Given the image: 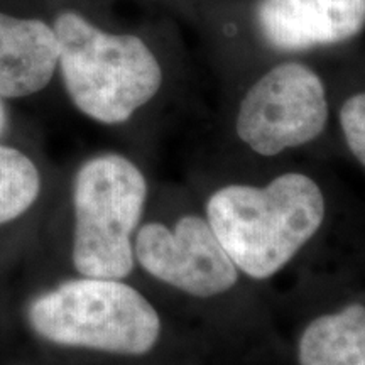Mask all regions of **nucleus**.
I'll return each mask as SVG.
<instances>
[{"instance_id": "nucleus-8", "label": "nucleus", "mask_w": 365, "mask_h": 365, "mask_svg": "<svg viewBox=\"0 0 365 365\" xmlns=\"http://www.w3.org/2000/svg\"><path fill=\"white\" fill-rule=\"evenodd\" d=\"M59 46L53 26L0 12V97L41 91L58 68Z\"/></svg>"}, {"instance_id": "nucleus-3", "label": "nucleus", "mask_w": 365, "mask_h": 365, "mask_svg": "<svg viewBox=\"0 0 365 365\" xmlns=\"http://www.w3.org/2000/svg\"><path fill=\"white\" fill-rule=\"evenodd\" d=\"M31 327L51 344L120 355H144L158 344L161 317L122 279L81 276L31 303Z\"/></svg>"}, {"instance_id": "nucleus-6", "label": "nucleus", "mask_w": 365, "mask_h": 365, "mask_svg": "<svg viewBox=\"0 0 365 365\" xmlns=\"http://www.w3.org/2000/svg\"><path fill=\"white\" fill-rule=\"evenodd\" d=\"M134 255L150 277L200 299L228 293L240 277L207 217L198 213H186L173 225L145 223L135 232Z\"/></svg>"}, {"instance_id": "nucleus-7", "label": "nucleus", "mask_w": 365, "mask_h": 365, "mask_svg": "<svg viewBox=\"0 0 365 365\" xmlns=\"http://www.w3.org/2000/svg\"><path fill=\"white\" fill-rule=\"evenodd\" d=\"M254 21L269 48L303 53L362 33L365 0H259Z\"/></svg>"}, {"instance_id": "nucleus-5", "label": "nucleus", "mask_w": 365, "mask_h": 365, "mask_svg": "<svg viewBox=\"0 0 365 365\" xmlns=\"http://www.w3.org/2000/svg\"><path fill=\"white\" fill-rule=\"evenodd\" d=\"M330 105L322 76L301 61H282L259 76L242 97L235 134L262 158L304 148L323 134Z\"/></svg>"}, {"instance_id": "nucleus-1", "label": "nucleus", "mask_w": 365, "mask_h": 365, "mask_svg": "<svg viewBox=\"0 0 365 365\" xmlns=\"http://www.w3.org/2000/svg\"><path fill=\"white\" fill-rule=\"evenodd\" d=\"M205 217L239 272L266 281L318 235L327 198L314 178L289 171L262 186H222L210 195Z\"/></svg>"}, {"instance_id": "nucleus-10", "label": "nucleus", "mask_w": 365, "mask_h": 365, "mask_svg": "<svg viewBox=\"0 0 365 365\" xmlns=\"http://www.w3.org/2000/svg\"><path fill=\"white\" fill-rule=\"evenodd\" d=\"M41 190L38 168L21 150L0 144V225L21 217Z\"/></svg>"}, {"instance_id": "nucleus-4", "label": "nucleus", "mask_w": 365, "mask_h": 365, "mask_svg": "<svg viewBox=\"0 0 365 365\" xmlns=\"http://www.w3.org/2000/svg\"><path fill=\"white\" fill-rule=\"evenodd\" d=\"M148 200L135 163L107 153L81 164L73 185V264L81 276L125 279L134 271V234Z\"/></svg>"}, {"instance_id": "nucleus-11", "label": "nucleus", "mask_w": 365, "mask_h": 365, "mask_svg": "<svg viewBox=\"0 0 365 365\" xmlns=\"http://www.w3.org/2000/svg\"><path fill=\"white\" fill-rule=\"evenodd\" d=\"M339 122L346 148L365 168V91L345 100L340 107Z\"/></svg>"}, {"instance_id": "nucleus-12", "label": "nucleus", "mask_w": 365, "mask_h": 365, "mask_svg": "<svg viewBox=\"0 0 365 365\" xmlns=\"http://www.w3.org/2000/svg\"><path fill=\"white\" fill-rule=\"evenodd\" d=\"M7 129V110H6V105L2 102V97H0V135L4 134Z\"/></svg>"}, {"instance_id": "nucleus-9", "label": "nucleus", "mask_w": 365, "mask_h": 365, "mask_svg": "<svg viewBox=\"0 0 365 365\" xmlns=\"http://www.w3.org/2000/svg\"><path fill=\"white\" fill-rule=\"evenodd\" d=\"M299 365H365V304L349 303L304 327Z\"/></svg>"}, {"instance_id": "nucleus-2", "label": "nucleus", "mask_w": 365, "mask_h": 365, "mask_svg": "<svg viewBox=\"0 0 365 365\" xmlns=\"http://www.w3.org/2000/svg\"><path fill=\"white\" fill-rule=\"evenodd\" d=\"M53 29L68 97L91 120L124 124L161 90V63L139 36L107 33L76 11L58 14Z\"/></svg>"}]
</instances>
